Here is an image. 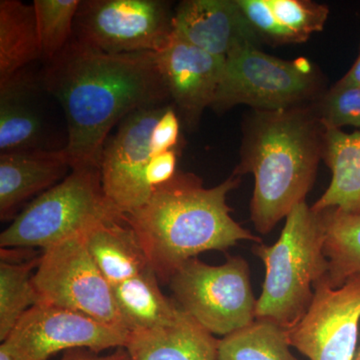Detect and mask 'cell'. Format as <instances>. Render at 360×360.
<instances>
[{
    "label": "cell",
    "instance_id": "cell-16",
    "mask_svg": "<svg viewBox=\"0 0 360 360\" xmlns=\"http://www.w3.org/2000/svg\"><path fill=\"white\" fill-rule=\"evenodd\" d=\"M71 169L61 149L0 155V217L14 219L20 205L49 191Z\"/></svg>",
    "mask_w": 360,
    "mask_h": 360
},
{
    "label": "cell",
    "instance_id": "cell-5",
    "mask_svg": "<svg viewBox=\"0 0 360 360\" xmlns=\"http://www.w3.org/2000/svg\"><path fill=\"white\" fill-rule=\"evenodd\" d=\"M118 219L123 217L103 193L99 168H75L16 215L0 234V248L44 250L99 222Z\"/></svg>",
    "mask_w": 360,
    "mask_h": 360
},
{
    "label": "cell",
    "instance_id": "cell-24",
    "mask_svg": "<svg viewBox=\"0 0 360 360\" xmlns=\"http://www.w3.org/2000/svg\"><path fill=\"white\" fill-rule=\"evenodd\" d=\"M39 257L25 262L1 257L0 262V340L11 335L18 322L32 307L40 303L32 283V270Z\"/></svg>",
    "mask_w": 360,
    "mask_h": 360
},
{
    "label": "cell",
    "instance_id": "cell-34",
    "mask_svg": "<svg viewBox=\"0 0 360 360\" xmlns=\"http://www.w3.org/2000/svg\"><path fill=\"white\" fill-rule=\"evenodd\" d=\"M352 360H360V336L359 345H357V348L356 350H355V354L354 355V359H352Z\"/></svg>",
    "mask_w": 360,
    "mask_h": 360
},
{
    "label": "cell",
    "instance_id": "cell-1",
    "mask_svg": "<svg viewBox=\"0 0 360 360\" xmlns=\"http://www.w3.org/2000/svg\"><path fill=\"white\" fill-rule=\"evenodd\" d=\"M42 82L65 113L71 169L101 165L108 134L134 111L170 101L155 52L108 54L70 40Z\"/></svg>",
    "mask_w": 360,
    "mask_h": 360
},
{
    "label": "cell",
    "instance_id": "cell-19",
    "mask_svg": "<svg viewBox=\"0 0 360 360\" xmlns=\"http://www.w3.org/2000/svg\"><path fill=\"white\" fill-rule=\"evenodd\" d=\"M113 297L129 333L167 328L184 314L179 305L163 295L158 277L149 266L129 281L112 286Z\"/></svg>",
    "mask_w": 360,
    "mask_h": 360
},
{
    "label": "cell",
    "instance_id": "cell-31",
    "mask_svg": "<svg viewBox=\"0 0 360 360\" xmlns=\"http://www.w3.org/2000/svg\"><path fill=\"white\" fill-rule=\"evenodd\" d=\"M123 348L124 347L120 348L117 352L106 356H97L96 354L78 349L68 350L60 360H130L129 352L127 349L124 352Z\"/></svg>",
    "mask_w": 360,
    "mask_h": 360
},
{
    "label": "cell",
    "instance_id": "cell-12",
    "mask_svg": "<svg viewBox=\"0 0 360 360\" xmlns=\"http://www.w3.org/2000/svg\"><path fill=\"white\" fill-rule=\"evenodd\" d=\"M168 103L132 112L108 139L99 172L106 198L122 217L148 202L153 191L146 182V168L153 158L151 132Z\"/></svg>",
    "mask_w": 360,
    "mask_h": 360
},
{
    "label": "cell",
    "instance_id": "cell-18",
    "mask_svg": "<svg viewBox=\"0 0 360 360\" xmlns=\"http://www.w3.org/2000/svg\"><path fill=\"white\" fill-rule=\"evenodd\" d=\"M322 160L333 176L326 193L311 207L316 212L335 208L360 214V130L347 134L326 129Z\"/></svg>",
    "mask_w": 360,
    "mask_h": 360
},
{
    "label": "cell",
    "instance_id": "cell-21",
    "mask_svg": "<svg viewBox=\"0 0 360 360\" xmlns=\"http://www.w3.org/2000/svg\"><path fill=\"white\" fill-rule=\"evenodd\" d=\"M41 60L33 4L0 1V82Z\"/></svg>",
    "mask_w": 360,
    "mask_h": 360
},
{
    "label": "cell",
    "instance_id": "cell-8",
    "mask_svg": "<svg viewBox=\"0 0 360 360\" xmlns=\"http://www.w3.org/2000/svg\"><path fill=\"white\" fill-rule=\"evenodd\" d=\"M35 269L32 283L40 303L75 310L129 333L112 286L92 259L84 233L45 248Z\"/></svg>",
    "mask_w": 360,
    "mask_h": 360
},
{
    "label": "cell",
    "instance_id": "cell-9",
    "mask_svg": "<svg viewBox=\"0 0 360 360\" xmlns=\"http://www.w3.org/2000/svg\"><path fill=\"white\" fill-rule=\"evenodd\" d=\"M174 13L160 0L80 1L73 37L108 54L158 52L172 34Z\"/></svg>",
    "mask_w": 360,
    "mask_h": 360
},
{
    "label": "cell",
    "instance_id": "cell-3",
    "mask_svg": "<svg viewBox=\"0 0 360 360\" xmlns=\"http://www.w3.org/2000/svg\"><path fill=\"white\" fill-rule=\"evenodd\" d=\"M326 130L314 106L253 111L233 174L255 176L250 219L260 234L305 201L323 158Z\"/></svg>",
    "mask_w": 360,
    "mask_h": 360
},
{
    "label": "cell",
    "instance_id": "cell-33",
    "mask_svg": "<svg viewBox=\"0 0 360 360\" xmlns=\"http://www.w3.org/2000/svg\"><path fill=\"white\" fill-rule=\"evenodd\" d=\"M0 360H15L4 345H0Z\"/></svg>",
    "mask_w": 360,
    "mask_h": 360
},
{
    "label": "cell",
    "instance_id": "cell-13",
    "mask_svg": "<svg viewBox=\"0 0 360 360\" xmlns=\"http://www.w3.org/2000/svg\"><path fill=\"white\" fill-rule=\"evenodd\" d=\"M155 54L170 101L187 124H195L203 110L212 108L226 58L201 51L174 33Z\"/></svg>",
    "mask_w": 360,
    "mask_h": 360
},
{
    "label": "cell",
    "instance_id": "cell-7",
    "mask_svg": "<svg viewBox=\"0 0 360 360\" xmlns=\"http://www.w3.org/2000/svg\"><path fill=\"white\" fill-rule=\"evenodd\" d=\"M168 284L180 309L213 335L224 338L257 319L250 265L241 257H227L221 265L193 258L172 274Z\"/></svg>",
    "mask_w": 360,
    "mask_h": 360
},
{
    "label": "cell",
    "instance_id": "cell-10",
    "mask_svg": "<svg viewBox=\"0 0 360 360\" xmlns=\"http://www.w3.org/2000/svg\"><path fill=\"white\" fill-rule=\"evenodd\" d=\"M129 333L75 310L39 303L18 322L1 345L15 360H49L63 350L99 352L127 345Z\"/></svg>",
    "mask_w": 360,
    "mask_h": 360
},
{
    "label": "cell",
    "instance_id": "cell-29",
    "mask_svg": "<svg viewBox=\"0 0 360 360\" xmlns=\"http://www.w3.org/2000/svg\"><path fill=\"white\" fill-rule=\"evenodd\" d=\"M180 136V122L176 108L168 104L151 132L153 156L177 148Z\"/></svg>",
    "mask_w": 360,
    "mask_h": 360
},
{
    "label": "cell",
    "instance_id": "cell-11",
    "mask_svg": "<svg viewBox=\"0 0 360 360\" xmlns=\"http://www.w3.org/2000/svg\"><path fill=\"white\" fill-rule=\"evenodd\" d=\"M360 276L340 288L326 277L314 286L304 316L286 329L290 347L309 360H352L359 341Z\"/></svg>",
    "mask_w": 360,
    "mask_h": 360
},
{
    "label": "cell",
    "instance_id": "cell-30",
    "mask_svg": "<svg viewBox=\"0 0 360 360\" xmlns=\"http://www.w3.org/2000/svg\"><path fill=\"white\" fill-rule=\"evenodd\" d=\"M176 165V148L165 151L151 158L146 168V179L153 193L158 187L167 184L174 179L177 174Z\"/></svg>",
    "mask_w": 360,
    "mask_h": 360
},
{
    "label": "cell",
    "instance_id": "cell-23",
    "mask_svg": "<svg viewBox=\"0 0 360 360\" xmlns=\"http://www.w3.org/2000/svg\"><path fill=\"white\" fill-rule=\"evenodd\" d=\"M290 347L285 328L257 319L219 340V360H297Z\"/></svg>",
    "mask_w": 360,
    "mask_h": 360
},
{
    "label": "cell",
    "instance_id": "cell-22",
    "mask_svg": "<svg viewBox=\"0 0 360 360\" xmlns=\"http://www.w3.org/2000/svg\"><path fill=\"white\" fill-rule=\"evenodd\" d=\"M326 229L324 255L328 258V283L340 288L360 276V214L331 208L321 212Z\"/></svg>",
    "mask_w": 360,
    "mask_h": 360
},
{
    "label": "cell",
    "instance_id": "cell-4",
    "mask_svg": "<svg viewBox=\"0 0 360 360\" xmlns=\"http://www.w3.org/2000/svg\"><path fill=\"white\" fill-rule=\"evenodd\" d=\"M324 241L322 213L303 201L286 217L276 243L253 246L252 252L265 267L257 319H269L288 329L304 316L314 300V286L328 276Z\"/></svg>",
    "mask_w": 360,
    "mask_h": 360
},
{
    "label": "cell",
    "instance_id": "cell-15",
    "mask_svg": "<svg viewBox=\"0 0 360 360\" xmlns=\"http://www.w3.org/2000/svg\"><path fill=\"white\" fill-rule=\"evenodd\" d=\"M30 68L0 82V155L47 150L44 117L37 103L44 82Z\"/></svg>",
    "mask_w": 360,
    "mask_h": 360
},
{
    "label": "cell",
    "instance_id": "cell-2",
    "mask_svg": "<svg viewBox=\"0 0 360 360\" xmlns=\"http://www.w3.org/2000/svg\"><path fill=\"white\" fill-rule=\"evenodd\" d=\"M239 184L240 177L232 174L207 188L196 175L177 172L146 205L123 217L158 279L168 283L182 264L206 251L226 252L240 241L262 243L232 219L227 195Z\"/></svg>",
    "mask_w": 360,
    "mask_h": 360
},
{
    "label": "cell",
    "instance_id": "cell-28",
    "mask_svg": "<svg viewBox=\"0 0 360 360\" xmlns=\"http://www.w3.org/2000/svg\"><path fill=\"white\" fill-rule=\"evenodd\" d=\"M238 4L257 37L270 44H288L267 0H238Z\"/></svg>",
    "mask_w": 360,
    "mask_h": 360
},
{
    "label": "cell",
    "instance_id": "cell-25",
    "mask_svg": "<svg viewBox=\"0 0 360 360\" xmlns=\"http://www.w3.org/2000/svg\"><path fill=\"white\" fill-rule=\"evenodd\" d=\"M35 18L44 65L60 53L75 32L79 0H34Z\"/></svg>",
    "mask_w": 360,
    "mask_h": 360
},
{
    "label": "cell",
    "instance_id": "cell-26",
    "mask_svg": "<svg viewBox=\"0 0 360 360\" xmlns=\"http://www.w3.org/2000/svg\"><path fill=\"white\" fill-rule=\"evenodd\" d=\"M288 44H302L321 32L328 20V7L307 0H267Z\"/></svg>",
    "mask_w": 360,
    "mask_h": 360
},
{
    "label": "cell",
    "instance_id": "cell-17",
    "mask_svg": "<svg viewBox=\"0 0 360 360\" xmlns=\"http://www.w3.org/2000/svg\"><path fill=\"white\" fill-rule=\"evenodd\" d=\"M219 340L184 311L172 326L130 333L124 348L130 360H219Z\"/></svg>",
    "mask_w": 360,
    "mask_h": 360
},
{
    "label": "cell",
    "instance_id": "cell-14",
    "mask_svg": "<svg viewBox=\"0 0 360 360\" xmlns=\"http://www.w3.org/2000/svg\"><path fill=\"white\" fill-rule=\"evenodd\" d=\"M172 33L201 51L226 58L243 45H257V35L238 0H186L172 18Z\"/></svg>",
    "mask_w": 360,
    "mask_h": 360
},
{
    "label": "cell",
    "instance_id": "cell-27",
    "mask_svg": "<svg viewBox=\"0 0 360 360\" xmlns=\"http://www.w3.org/2000/svg\"><path fill=\"white\" fill-rule=\"evenodd\" d=\"M314 108L326 129L360 127V87L333 85L319 97Z\"/></svg>",
    "mask_w": 360,
    "mask_h": 360
},
{
    "label": "cell",
    "instance_id": "cell-6",
    "mask_svg": "<svg viewBox=\"0 0 360 360\" xmlns=\"http://www.w3.org/2000/svg\"><path fill=\"white\" fill-rule=\"evenodd\" d=\"M321 84L309 59L284 60L259 51L257 45H243L225 59L212 108L219 111L239 104L259 111L298 108L316 98Z\"/></svg>",
    "mask_w": 360,
    "mask_h": 360
},
{
    "label": "cell",
    "instance_id": "cell-20",
    "mask_svg": "<svg viewBox=\"0 0 360 360\" xmlns=\"http://www.w3.org/2000/svg\"><path fill=\"white\" fill-rule=\"evenodd\" d=\"M92 259L111 286L150 266L131 227L123 219L99 222L84 233Z\"/></svg>",
    "mask_w": 360,
    "mask_h": 360
},
{
    "label": "cell",
    "instance_id": "cell-32",
    "mask_svg": "<svg viewBox=\"0 0 360 360\" xmlns=\"http://www.w3.org/2000/svg\"><path fill=\"white\" fill-rule=\"evenodd\" d=\"M335 85L340 87H360V51L354 65Z\"/></svg>",
    "mask_w": 360,
    "mask_h": 360
}]
</instances>
